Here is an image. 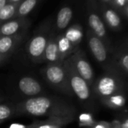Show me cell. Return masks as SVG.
<instances>
[{"label": "cell", "instance_id": "83f0119b", "mask_svg": "<svg viewBox=\"0 0 128 128\" xmlns=\"http://www.w3.org/2000/svg\"><path fill=\"white\" fill-rule=\"evenodd\" d=\"M94 128H107L106 126H104L103 124H97V125H96L95 126V127Z\"/></svg>", "mask_w": 128, "mask_h": 128}, {"label": "cell", "instance_id": "3957f363", "mask_svg": "<svg viewBox=\"0 0 128 128\" xmlns=\"http://www.w3.org/2000/svg\"><path fill=\"white\" fill-rule=\"evenodd\" d=\"M62 65L67 74L73 94H76L82 102L89 100L90 98L89 84L77 72L70 56L63 61Z\"/></svg>", "mask_w": 128, "mask_h": 128}, {"label": "cell", "instance_id": "7402d4cb", "mask_svg": "<svg viewBox=\"0 0 128 128\" xmlns=\"http://www.w3.org/2000/svg\"><path fill=\"white\" fill-rule=\"evenodd\" d=\"M80 120L81 122H86V123H91L92 122V118L90 114H83L80 117Z\"/></svg>", "mask_w": 128, "mask_h": 128}, {"label": "cell", "instance_id": "2e32d148", "mask_svg": "<svg viewBox=\"0 0 128 128\" xmlns=\"http://www.w3.org/2000/svg\"><path fill=\"white\" fill-rule=\"evenodd\" d=\"M66 39L72 44V46L76 48L77 46L82 41L83 33L82 29L79 25H73L67 29L66 32L63 34Z\"/></svg>", "mask_w": 128, "mask_h": 128}, {"label": "cell", "instance_id": "4dcf8cb0", "mask_svg": "<svg viewBox=\"0 0 128 128\" xmlns=\"http://www.w3.org/2000/svg\"><path fill=\"white\" fill-rule=\"evenodd\" d=\"M103 1H105V2H108V1H110V0H103Z\"/></svg>", "mask_w": 128, "mask_h": 128}, {"label": "cell", "instance_id": "f1b7e54d", "mask_svg": "<svg viewBox=\"0 0 128 128\" xmlns=\"http://www.w3.org/2000/svg\"><path fill=\"white\" fill-rule=\"evenodd\" d=\"M6 56H3V55H1V54H0V63H1V62L6 59Z\"/></svg>", "mask_w": 128, "mask_h": 128}, {"label": "cell", "instance_id": "f546056e", "mask_svg": "<svg viewBox=\"0 0 128 128\" xmlns=\"http://www.w3.org/2000/svg\"><path fill=\"white\" fill-rule=\"evenodd\" d=\"M12 128H16V125H13V126H12ZM19 128H24V127L22 126H19Z\"/></svg>", "mask_w": 128, "mask_h": 128}, {"label": "cell", "instance_id": "9c48e42d", "mask_svg": "<svg viewBox=\"0 0 128 128\" xmlns=\"http://www.w3.org/2000/svg\"><path fill=\"white\" fill-rule=\"evenodd\" d=\"M44 62H48V64H62L63 62L59 53L57 36L54 34H51L46 46L44 54Z\"/></svg>", "mask_w": 128, "mask_h": 128}, {"label": "cell", "instance_id": "7a4b0ae2", "mask_svg": "<svg viewBox=\"0 0 128 128\" xmlns=\"http://www.w3.org/2000/svg\"><path fill=\"white\" fill-rule=\"evenodd\" d=\"M41 72L44 80L54 89L70 96L74 95L62 63L48 64Z\"/></svg>", "mask_w": 128, "mask_h": 128}, {"label": "cell", "instance_id": "e0dca14e", "mask_svg": "<svg viewBox=\"0 0 128 128\" xmlns=\"http://www.w3.org/2000/svg\"><path fill=\"white\" fill-rule=\"evenodd\" d=\"M38 0H23L19 4L14 18H25L36 7Z\"/></svg>", "mask_w": 128, "mask_h": 128}, {"label": "cell", "instance_id": "277c9868", "mask_svg": "<svg viewBox=\"0 0 128 128\" xmlns=\"http://www.w3.org/2000/svg\"><path fill=\"white\" fill-rule=\"evenodd\" d=\"M51 34L49 31L42 30L35 34L28 42L26 51L31 60L34 62H44V54Z\"/></svg>", "mask_w": 128, "mask_h": 128}, {"label": "cell", "instance_id": "7c38bea8", "mask_svg": "<svg viewBox=\"0 0 128 128\" xmlns=\"http://www.w3.org/2000/svg\"><path fill=\"white\" fill-rule=\"evenodd\" d=\"M117 83L112 77L103 76L98 80L96 84V90L99 95L106 97L112 95L116 90Z\"/></svg>", "mask_w": 128, "mask_h": 128}, {"label": "cell", "instance_id": "ffe728a7", "mask_svg": "<svg viewBox=\"0 0 128 128\" xmlns=\"http://www.w3.org/2000/svg\"><path fill=\"white\" fill-rule=\"evenodd\" d=\"M15 114V108L7 105H0V121H3Z\"/></svg>", "mask_w": 128, "mask_h": 128}, {"label": "cell", "instance_id": "5b68a950", "mask_svg": "<svg viewBox=\"0 0 128 128\" xmlns=\"http://www.w3.org/2000/svg\"><path fill=\"white\" fill-rule=\"evenodd\" d=\"M70 57L79 76L88 84H90L94 78V72L90 63L86 60L84 53L81 50H77Z\"/></svg>", "mask_w": 128, "mask_h": 128}, {"label": "cell", "instance_id": "8992f818", "mask_svg": "<svg viewBox=\"0 0 128 128\" xmlns=\"http://www.w3.org/2000/svg\"><path fill=\"white\" fill-rule=\"evenodd\" d=\"M30 22L26 18H14L0 26V36H10L24 33Z\"/></svg>", "mask_w": 128, "mask_h": 128}, {"label": "cell", "instance_id": "44dd1931", "mask_svg": "<svg viewBox=\"0 0 128 128\" xmlns=\"http://www.w3.org/2000/svg\"><path fill=\"white\" fill-rule=\"evenodd\" d=\"M109 101H110V102L113 106H118V107H120V106H124V102H125L124 98L122 96H120V95L112 96L110 98V100Z\"/></svg>", "mask_w": 128, "mask_h": 128}, {"label": "cell", "instance_id": "ba28073f", "mask_svg": "<svg viewBox=\"0 0 128 128\" xmlns=\"http://www.w3.org/2000/svg\"><path fill=\"white\" fill-rule=\"evenodd\" d=\"M75 117L47 118L44 120H37L29 125L26 128H62L74 120Z\"/></svg>", "mask_w": 128, "mask_h": 128}, {"label": "cell", "instance_id": "6da1fadb", "mask_svg": "<svg viewBox=\"0 0 128 128\" xmlns=\"http://www.w3.org/2000/svg\"><path fill=\"white\" fill-rule=\"evenodd\" d=\"M14 108L15 114L35 117H75L76 112L70 102L56 96L31 97L18 102Z\"/></svg>", "mask_w": 128, "mask_h": 128}, {"label": "cell", "instance_id": "52a82bcc", "mask_svg": "<svg viewBox=\"0 0 128 128\" xmlns=\"http://www.w3.org/2000/svg\"><path fill=\"white\" fill-rule=\"evenodd\" d=\"M18 88L22 94L31 97H36L43 92L42 84L30 76L21 78L18 82Z\"/></svg>", "mask_w": 128, "mask_h": 128}, {"label": "cell", "instance_id": "30bf717a", "mask_svg": "<svg viewBox=\"0 0 128 128\" xmlns=\"http://www.w3.org/2000/svg\"><path fill=\"white\" fill-rule=\"evenodd\" d=\"M24 34L10 36H0V54L5 56L11 54L21 42Z\"/></svg>", "mask_w": 128, "mask_h": 128}, {"label": "cell", "instance_id": "cb8c5ba5", "mask_svg": "<svg viewBox=\"0 0 128 128\" xmlns=\"http://www.w3.org/2000/svg\"><path fill=\"white\" fill-rule=\"evenodd\" d=\"M126 0H115V2L117 3V5L120 7H123L125 6L126 4Z\"/></svg>", "mask_w": 128, "mask_h": 128}, {"label": "cell", "instance_id": "4316f807", "mask_svg": "<svg viewBox=\"0 0 128 128\" xmlns=\"http://www.w3.org/2000/svg\"><path fill=\"white\" fill-rule=\"evenodd\" d=\"M121 128H128V119L126 120L121 125Z\"/></svg>", "mask_w": 128, "mask_h": 128}, {"label": "cell", "instance_id": "4fadbf2b", "mask_svg": "<svg viewBox=\"0 0 128 128\" xmlns=\"http://www.w3.org/2000/svg\"><path fill=\"white\" fill-rule=\"evenodd\" d=\"M73 17L72 9L70 6L62 7L57 13L56 18V26L59 30H63L68 27Z\"/></svg>", "mask_w": 128, "mask_h": 128}, {"label": "cell", "instance_id": "d6a6232c", "mask_svg": "<svg viewBox=\"0 0 128 128\" xmlns=\"http://www.w3.org/2000/svg\"><path fill=\"white\" fill-rule=\"evenodd\" d=\"M0 123H2V121H0Z\"/></svg>", "mask_w": 128, "mask_h": 128}, {"label": "cell", "instance_id": "5bb4252c", "mask_svg": "<svg viewBox=\"0 0 128 128\" xmlns=\"http://www.w3.org/2000/svg\"><path fill=\"white\" fill-rule=\"evenodd\" d=\"M88 24L94 33L99 38H102L106 36V28L100 18L96 13L90 12L88 15Z\"/></svg>", "mask_w": 128, "mask_h": 128}, {"label": "cell", "instance_id": "8fae6325", "mask_svg": "<svg viewBox=\"0 0 128 128\" xmlns=\"http://www.w3.org/2000/svg\"><path fill=\"white\" fill-rule=\"evenodd\" d=\"M88 44L96 60L100 62H105L107 58V51L102 40L95 35L88 33Z\"/></svg>", "mask_w": 128, "mask_h": 128}, {"label": "cell", "instance_id": "ac0fdd59", "mask_svg": "<svg viewBox=\"0 0 128 128\" xmlns=\"http://www.w3.org/2000/svg\"><path fill=\"white\" fill-rule=\"evenodd\" d=\"M18 6L19 4L8 2L0 10V26L10 20H12V18H14Z\"/></svg>", "mask_w": 128, "mask_h": 128}, {"label": "cell", "instance_id": "1f68e13d", "mask_svg": "<svg viewBox=\"0 0 128 128\" xmlns=\"http://www.w3.org/2000/svg\"><path fill=\"white\" fill-rule=\"evenodd\" d=\"M126 12H127V14H128V7H127V8H126Z\"/></svg>", "mask_w": 128, "mask_h": 128}, {"label": "cell", "instance_id": "484cf974", "mask_svg": "<svg viewBox=\"0 0 128 128\" xmlns=\"http://www.w3.org/2000/svg\"><path fill=\"white\" fill-rule=\"evenodd\" d=\"M23 0H8V3H13V4H20Z\"/></svg>", "mask_w": 128, "mask_h": 128}, {"label": "cell", "instance_id": "d6986e66", "mask_svg": "<svg viewBox=\"0 0 128 128\" xmlns=\"http://www.w3.org/2000/svg\"><path fill=\"white\" fill-rule=\"evenodd\" d=\"M104 17L108 24L113 28L118 27L120 24V19L119 16L112 9H108L104 13Z\"/></svg>", "mask_w": 128, "mask_h": 128}, {"label": "cell", "instance_id": "9a60e30c", "mask_svg": "<svg viewBox=\"0 0 128 128\" xmlns=\"http://www.w3.org/2000/svg\"><path fill=\"white\" fill-rule=\"evenodd\" d=\"M56 36L60 56L62 61H64L66 58L70 56L76 50H77V49L72 46V44L66 39V38L64 36L63 34Z\"/></svg>", "mask_w": 128, "mask_h": 128}, {"label": "cell", "instance_id": "603a6c76", "mask_svg": "<svg viewBox=\"0 0 128 128\" xmlns=\"http://www.w3.org/2000/svg\"><path fill=\"white\" fill-rule=\"evenodd\" d=\"M121 62L123 66L128 71V54H126L122 57Z\"/></svg>", "mask_w": 128, "mask_h": 128}, {"label": "cell", "instance_id": "d4e9b609", "mask_svg": "<svg viewBox=\"0 0 128 128\" xmlns=\"http://www.w3.org/2000/svg\"><path fill=\"white\" fill-rule=\"evenodd\" d=\"M7 3H8V0H0V10H1Z\"/></svg>", "mask_w": 128, "mask_h": 128}]
</instances>
